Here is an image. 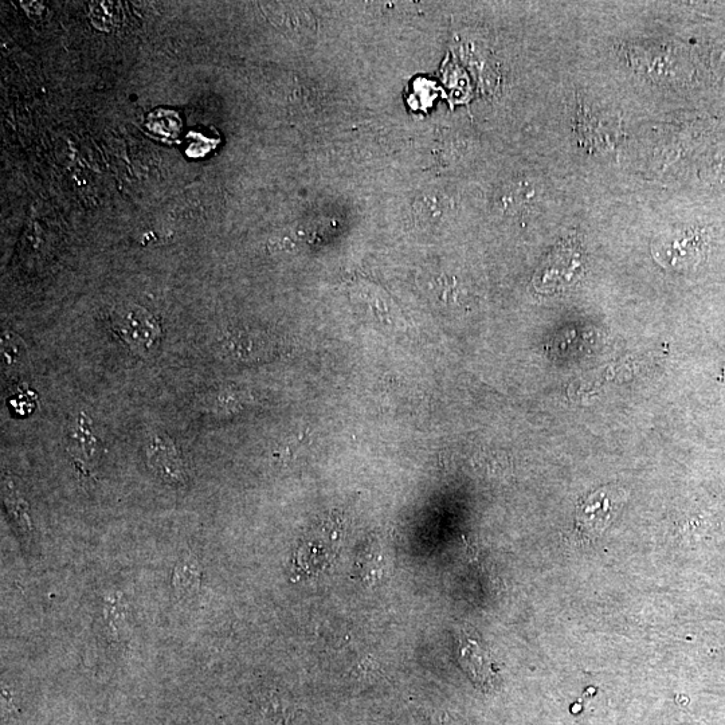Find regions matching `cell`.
Segmentation results:
<instances>
[{
    "mask_svg": "<svg viewBox=\"0 0 725 725\" xmlns=\"http://www.w3.org/2000/svg\"><path fill=\"white\" fill-rule=\"evenodd\" d=\"M11 407L15 410V413L19 415L29 414L35 406V397L33 393H19L15 395L14 399H11Z\"/></svg>",
    "mask_w": 725,
    "mask_h": 725,
    "instance_id": "ba28073f",
    "label": "cell"
},
{
    "mask_svg": "<svg viewBox=\"0 0 725 725\" xmlns=\"http://www.w3.org/2000/svg\"><path fill=\"white\" fill-rule=\"evenodd\" d=\"M434 723L435 725H468L465 723H462L460 720L454 719V717L450 715H446V713H440L438 712L437 715L434 717Z\"/></svg>",
    "mask_w": 725,
    "mask_h": 725,
    "instance_id": "9c48e42d",
    "label": "cell"
},
{
    "mask_svg": "<svg viewBox=\"0 0 725 725\" xmlns=\"http://www.w3.org/2000/svg\"><path fill=\"white\" fill-rule=\"evenodd\" d=\"M460 661L470 679L484 691L496 688L497 676L492 661L484 649L470 637L460 641Z\"/></svg>",
    "mask_w": 725,
    "mask_h": 725,
    "instance_id": "5b68a950",
    "label": "cell"
},
{
    "mask_svg": "<svg viewBox=\"0 0 725 725\" xmlns=\"http://www.w3.org/2000/svg\"><path fill=\"white\" fill-rule=\"evenodd\" d=\"M148 461L160 477L168 484L183 485L187 480L186 468L182 457L172 444L170 438L163 434H155L147 445Z\"/></svg>",
    "mask_w": 725,
    "mask_h": 725,
    "instance_id": "277c9868",
    "label": "cell"
},
{
    "mask_svg": "<svg viewBox=\"0 0 725 725\" xmlns=\"http://www.w3.org/2000/svg\"><path fill=\"white\" fill-rule=\"evenodd\" d=\"M120 339L136 354L148 356L158 350L162 328L150 312L135 305L117 309L112 320Z\"/></svg>",
    "mask_w": 725,
    "mask_h": 725,
    "instance_id": "6da1fadb",
    "label": "cell"
},
{
    "mask_svg": "<svg viewBox=\"0 0 725 725\" xmlns=\"http://www.w3.org/2000/svg\"><path fill=\"white\" fill-rule=\"evenodd\" d=\"M622 497L610 488L598 489L576 505L575 525L580 536H595L609 527Z\"/></svg>",
    "mask_w": 725,
    "mask_h": 725,
    "instance_id": "3957f363",
    "label": "cell"
},
{
    "mask_svg": "<svg viewBox=\"0 0 725 725\" xmlns=\"http://www.w3.org/2000/svg\"><path fill=\"white\" fill-rule=\"evenodd\" d=\"M201 580V566L192 556H187L176 564L172 583L179 595L190 597V595L198 593V590L201 589Z\"/></svg>",
    "mask_w": 725,
    "mask_h": 725,
    "instance_id": "8992f818",
    "label": "cell"
},
{
    "mask_svg": "<svg viewBox=\"0 0 725 725\" xmlns=\"http://www.w3.org/2000/svg\"><path fill=\"white\" fill-rule=\"evenodd\" d=\"M69 440L73 454L80 456L82 461L92 462L94 454H96L97 442L89 425L85 423L84 414L78 418L77 425L69 430Z\"/></svg>",
    "mask_w": 725,
    "mask_h": 725,
    "instance_id": "52a82bcc",
    "label": "cell"
},
{
    "mask_svg": "<svg viewBox=\"0 0 725 725\" xmlns=\"http://www.w3.org/2000/svg\"><path fill=\"white\" fill-rule=\"evenodd\" d=\"M707 238L699 231H687L664 238L653 248V256L666 268H696L707 254Z\"/></svg>",
    "mask_w": 725,
    "mask_h": 725,
    "instance_id": "7a4b0ae2",
    "label": "cell"
}]
</instances>
